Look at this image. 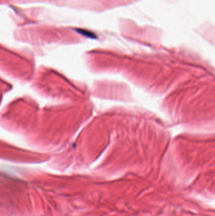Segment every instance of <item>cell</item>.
<instances>
[{
    "instance_id": "6da1fadb",
    "label": "cell",
    "mask_w": 215,
    "mask_h": 216,
    "mask_svg": "<svg viewBox=\"0 0 215 216\" xmlns=\"http://www.w3.org/2000/svg\"><path fill=\"white\" fill-rule=\"evenodd\" d=\"M77 31L80 33H82V35L87 36L88 37H91V38H95V36L94 33H93L92 32H90L88 31H86L84 29H77Z\"/></svg>"
}]
</instances>
